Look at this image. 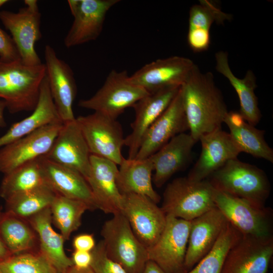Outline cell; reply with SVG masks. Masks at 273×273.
I'll return each instance as SVG.
<instances>
[{
  "label": "cell",
  "mask_w": 273,
  "mask_h": 273,
  "mask_svg": "<svg viewBox=\"0 0 273 273\" xmlns=\"http://www.w3.org/2000/svg\"><path fill=\"white\" fill-rule=\"evenodd\" d=\"M215 191L208 179L178 177L166 186L161 208L167 216L191 221L216 207Z\"/></svg>",
  "instance_id": "4"
},
{
  "label": "cell",
  "mask_w": 273,
  "mask_h": 273,
  "mask_svg": "<svg viewBox=\"0 0 273 273\" xmlns=\"http://www.w3.org/2000/svg\"><path fill=\"white\" fill-rule=\"evenodd\" d=\"M214 200L216 207L241 235L262 238L273 237L271 208L258 207L244 199L216 190Z\"/></svg>",
  "instance_id": "7"
},
{
  "label": "cell",
  "mask_w": 273,
  "mask_h": 273,
  "mask_svg": "<svg viewBox=\"0 0 273 273\" xmlns=\"http://www.w3.org/2000/svg\"><path fill=\"white\" fill-rule=\"evenodd\" d=\"M9 2L8 0H0V8Z\"/></svg>",
  "instance_id": "45"
},
{
  "label": "cell",
  "mask_w": 273,
  "mask_h": 273,
  "mask_svg": "<svg viewBox=\"0 0 273 273\" xmlns=\"http://www.w3.org/2000/svg\"><path fill=\"white\" fill-rule=\"evenodd\" d=\"M273 237L240 235L229 250L221 273H268Z\"/></svg>",
  "instance_id": "14"
},
{
  "label": "cell",
  "mask_w": 273,
  "mask_h": 273,
  "mask_svg": "<svg viewBox=\"0 0 273 273\" xmlns=\"http://www.w3.org/2000/svg\"><path fill=\"white\" fill-rule=\"evenodd\" d=\"M24 3L26 6L18 12L0 11V20L11 33L21 61L35 66L42 64L35 49L41 37V14L37 1L25 0Z\"/></svg>",
  "instance_id": "8"
},
{
  "label": "cell",
  "mask_w": 273,
  "mask_h": 273,
  "mask_svg": "<svg viewBox=\"0 0 273 273\" xmlns=\"http://www.w3.org/2000/svg\"><path fill=\"white\" fill-rule=\"evenodd\" d=\"M91 253L90 267L95 273H127L120 264L108 256L103 240L96 245Z\"/></svg>",
  "instance_id": "37"
},
{
  "label": "cell",
  "mask_w": 273,
  "mask_h": 273,
  "mask_svg": "<svg viewBox=\"0 0 273 273\" xmlns=\"http://www.w3.org/2000/svg\"><path fill=\"white\" fill-rule=\"evenodd\" d=\"M0 59L5 61L21 60L12 37L1 27Z\"/></svg>",
  "instance_id": "38"
},
{
  "label": "cell",
  "mask_w": 273,
  "mask_h": 273,
  "mask_svg": "<svg viewBox=\"0 0 273 273\" xmlns=\"http://www.w3.org/2000/svg\"><path fill=\"white\" fill-rule=\"evenodd\" d=\"M117 185L122 194L134 193L145 196L157 204L160 195L152 184L153 165L150 158L129 159L124 158L119 165Z\"/></svg>",
  "instance_id": "28"
},
{
  "label": "cell",
  "mask_w": 273,
  "mask_h": 273,
  "mask_svg": "<svg viewBox=\"0 0 273 273\" xmlns=\"http://www.w3.org/2000/svg\"><path fill=\"white\" fill-rule=\"evenodd\" d=\"M27 219L37 233L40 252L49 260L58 273H64L73 264L71 258L64 251V238L52 226L50 207Z\"/></svg>",
  "instance_id": "27"
},
{
  "label": "cell",
  "mask_w": 273,
  "mask_h": 273,
  "mask_svg": "<svg viewBox=\"0 0 273 273\" xmlns=\"http://www.w3.org/2000/svg\"><path fill=\"white\" fill-rule=\"evenodd\" d=\"M101 234L110 258L120 264L127 273H141L149 260L147 249L136 238L120 212L104 222Z\"/></svg>",
  "instance_id": "5"
},
{
  "label": "cell",
  "mask_w": 273,
  "mask_h": 273,
  "mask_svg": "<svg viewBox=\"0 0 273 273\" xmlns=\"http://www.w3.org/2000/svg\"><path fill=\"white\" fill-rule=\"evenodd\" d=\"M195 64L174 56L148 63L129 76L130 81L150 93L165 87L181 86Z\"/></svg>",
  "instance_id": "15"
},
{
  "label": "cell",
  "mask_w": 273,
  "mask_h": 273,
  "mask_svg": "<svg viewBox=\"0 0 273 273\" xmlns=\"http://www.w3.org/2000/svg\"><path fill=\"white\" fill-rule=\"evenodd\" d=\"M129 80L126 70H111L101 87L92 97L79 101L78 105L116 119L127 108L148 95Z\"/></svg>",
  "instance_id": "6"
},
{
  "label": "cell",
  "mask_w": 273,
  "mask_h": 273,
  "mask_svg": "<svg viewBox=\"0 0 273 273\" xmlns=\"http://www.w3.org/2000/svg\"><path fill=\"white\" fill-rule=\"evenodd\" d=\"M180 92L189 133L196 142L221 128L229 111L211 72L203 73L195 64Z\"/></svg>",
  "instance_id": "1"
},
{
  "label": "cell",
  "mask_w": 273,
  "mask_h": 273,
  "mask_svg": "<svg viewBox=\"0 0 273 273\" xmlns=\"http://www.w3.org/2000/svg\"><path fill=\"white\" fill-rule=\"evenodd\" d=\"M94 237L92 234H81L74 237L72 246L74 250L91 252L96 246Z\"/></svg>",
  "instance_id": "39"
},
{
  "label": "cell",
  "mask_w": 273,
  "mask_h": 273,
  "mask_svg": "<svg viewBox=\"0 0 273 273\" xmlns=\"http://www.w3.org/2000/svg\"><path fill=\"white\" fill-rule=\"evenodd\" d=\"M0 238L12 255L39 251L37 233L28 220L2 210Z\"/></svg>",
  "instance_id": "30"
},
{
  "label": "cell",
  "mask_w": 273,
  "mask_h": 273,
  "mask_svg": "<svg viewBox=\"0 0 273 273\" xmlns=\"http://www.w3.org/2000/svg\"><path fill=\"white\" fill-rule=\"evenodd\" d=\"M52 223L60 231L65 241L81 225L84 213L90 210L85 203L57 194L50 207Z\"/></svg>",
  "instance_id": "33"
},
{
  "label": "cell",
  "mask_w": 273,
  "mask_h": 273,
  "mask_svg": "<svg viewBox=\"0 0 273 273\" xmlns=\"http://www.w3.org/2000/svg\"><path fill=\"white\" fill-rule=\"evenodd\" d=\"M196 143L190 133H181L149 157L154 171L152 181L157 187L163 186L174 174L185 167Z\"/></svg>",
  "instance_id": "24"
},
{
  "label": "cell",
  "mask_w": 273,
  "mask_h": 273,
  "mask_svg": "<svg viewBox=\"0 0 273 273\" xmlns=\"http://www.w3.org/2000/svg\"><path fill=\"white\" fill-rule=\"evenodd\" d=\"M64 273H95L89 266L86 268H78L74 265L68 267Z\"/></svg>",
  "instance_id": "43"
},
{
  "label": "cell",
  "mask_w": 273,
  "mask_h": 273,
  "mask_svg": "<svg viewBox=\"0 0 273 273\" xmlns=\"http://www.w3.org/2000/svg\"><path fill=\"white\" fill-rule=\"evenodd\" d=\"M119 0H68L74 19L64 38L69 48L96 40L100 35L109 10Z\"/></svg>",
  "instance_id": "12"
},
{
  "label": "cell",
  "mask_w": 273,
  "mask_h": 273,
  "mask_svg": "<svg viewBox=\"0 0 273 273\" xmlns=\"http://www.w3.org/2000/svg\"><path fill=\"white\" fill-rule=\"evenodd\" d=\"M44 60L51 93L60 118L63 123L73 120V104L77 92L73 72L50 45L45 47Z\"/></svg>",
  "instance_id": "18"
},
{
  "label": "cell",
  "mask_w": 273,
  "mask_h": 273,
  "mask_svg": "<svg viewBox=\"0 0 273 273\" xmlns=\"http://www.w3.org/2000/svg\"><path fill=\"white\" fill-rule=\"evenodd\" d=\"M0 273H58L39 251L12 255L0 262Z\"/></svg>",
  "instance_id": "35"
},
{
  "label": "cell",
  "mask_w": 273,
  "mask_h": 273,
  "mask_svg": "<svg viewBox=\"0 0 273 273\" xmlns=\"http://www.w3.org/2000/svg\"><path fill=\"white\" fill-rule=\"evenodd\" d=\"M40 161L46 184L57 194L82 201L90 210L97 209L90 187L81 173L44 156Z\"/></svg>",
  "instance_id": "23"
},
{
  "label": "cell",
  "mask_w": 273,
  "mask_h": 273,
  "mask_svg": "<svg viewBox=\"0 0 273 273\" xmlns=\"http://www.w3.org/2000/svg\"><path fill=\"white\" fill-rule=\"evenodd\" d=\"M46 75L43 63L30 66L21 60L5 61L0 59V98L5 101L10 113L34 109Z\"/></svg>",
  "instance_id": "2"
},
{
  "label": "cell",
  "mask_w": 273,
  "mask_h": 273,
  "mask_svg": "<svg viewBox=\"0 0 273 273\" xmlns=\"http://www.w3.org/2000/svg\"><path fill=\"white\" fill-rule=\"evenodd\" d=\"M199 158L187 176L195 181L207 179L228 161L241 153L229 133L217 129L202 135Z\"/></svg>",
  "instance_id": "19"
},
{
  "label": "cell",
  "mask_w": 273,
  "mask_h": 273,
  "mask_svg": "<svg viewBox=\"0 0 273 273\" xmlns=\"http://www.w3.org/2000/svg\"><path fill=\"white\" fill-rule=\"evenodd\" d=\"M199 5L191 7L189 12V29L210 32L212 24L215 22H222L228 15L223 13L213 3L208 1H200Z\"/></svg>",
  "instance_id": "36"
},
{
  "label": "cell",
  "mask_w": 273,
  "mask_h": 273,
  "mask_svg": "<svg viewBox=\"0 0 273 273\" xmlns=\"http://www.w3.org/2000/svg\"><path fill=\"white\" fill-rule=\"evenodd\" d=\"M62 125V122L48 124L2 147L0 172L6 174L23 164L45 156Z\"/></svg>",
  "instance_id": "13"
},
{
  "label": "cell",
  "mask_w": 273,
  "mask_h": 273,
  "mask_svg": "<svg viewBox=\"0 0 273 273\" xmlns=\"http://www.w3.org/2000/svg\"><path fill=\"white\" fill-rule=\"evenodd\" d=\"M141 273H166L156 263L148 260Z\"/></svg>",
  "instance_id": "41"
},
{
  "label": "cell",
  "mask_w": 273,
  "mask_h": 273,
  "mask_svg": "<svg viewBox=\"0 0 273 273\" xmlns=\"http://www.w3.org/2000/svg\"><path fill=\"white\" fill-rule=\"evenodd\" d=\"M73 265L80 268L89 267L92 260L91 252L74 250L71 257Z\"/></svg>",
  "instance_id": "40"
},
{
  "label": "cell",
  "mask_w": 273,
  "mask_h": 273,
  "mask_svg": "<svg viewBox=\"0 0 273 273\" xmlns=\"http://www.w3.org/2000/svg\"><path fill=\"white\" fill-rule=\"evenodd\" d=\"M57 122L62 121L54 102L46 74L41 82L38 102L33 112L29 116L13 124L0 137V148L43 126Z\"/></svg>",
  "instance_id": "25"
},
{
  "label": "cell",
  "mask_w": 273,
  "mask_h": 273,
  "mask_svg": "<svg viewBox=\"0 0 273 273\" xmlns=\"http://www.w3.org/2000/svg\"><path fill=\"white\" fill-rule=\"evenodd\" d=\"M2 210V207H0V212ZM12 255V254L7 249L0 238V262L7 259Z\"/></svg>",
  "instance_id": "42"
},
{
  "label": "cell",
  "mask_w": 273,
  "mask_h": 273,
  "mask_svg": "<svg viewBox=\"0 0 273 273\" xmlns=\"http://www.w3.org/2000/svg\"><path fill=\"white\" fill-rule=\"evenodd\" d=\"M228 223L216 207L191 220L184 263L185 272L191 269L210 251Z\"/></svg>",
  "instance_id": "21"
},
{
  "label": "cell",
  "mask_w": 273,
  "mask_h": 273,
  "mask_svg": "<svg viewBox=\"0 0 273 273\" xmlns=\"http://www.w3.org/2000/svg\"><path fill=\"white\" fill-rule=\"evenodd\" d=\"M224 123L241 153L273 162V150L265 140L263 130L246 122L239 112H228Z\"/></svg>",
  "instance_id": "29"
},
{
  "label": "cell",
  "mask_w": 273,
  "mask_h": 273,
  "mask_svg": "<svg viewBox=\"0 0 273 273\" xmlns=\"http://www.w3.org/2000/svg\"><path fill=\"white\" fill-rule=\"evenodd\" d=\"M57 194L49 186L44 184L5 200V211L28 219L49 208Z\"/></svg>",
  "instance_id": "32"
},
{
  "label": "cell",
  "mask_w": 273,
  "mask_h": 273,
  "mask_svg": "<svg viewBox=\"0 0 273 273\" xmlns=\"http://www.w3.org/2000/svg\"><path fill=\"white\" fill-rule=\"evenodd\" d=\"M40 158L23 164L4 174L0 186V196L3 199L6 200L14 195L46 184Z\"/></svg>",
  "instance_id": "31"
},
{
  "label": "cell",
  "mask_w": 273,
  "mask_h": 273,
  "mask_svg": "<svg viewBox=\"0 0 273 273\" xmlns=\"http://www.w3.org/2000/svg\"><path fill=\"white\" fill-rule=\"evenodd\" d=\"M6 108V105L3 100H0V127H4L6 126V123L4 116V112Z\"/></svg>",
  "instance_id": "44"
},
{
  "label": "cell",
  "mask_w": 273,
  "mask_h": 273,
  "mask_svg": "<svg viewBox=\"0 0 273 273\" xmlns=\"http://www.w3.org/2000/svg\"><path fill=\"white\" fill-rule=\"evenodd\" d=\"M157 204L145 196L122 194L120 213L147 249L158 240L166 224V215Z\"/></svg>",
  "instance_id": "11"
},
{
  "label": "cell",
  "mask_w": 273,
  "mask_h": 273,
  "mask_svg": "<svg viewBox=\"0 0 273 273\" xmlns=\"http://www.w3.org/2000/svg\"><path fill=\"white\" fill-rule=\"evenodd\" d=\"M215 58L216 70L228 79L238 95L240 104L239 113L246 122L255 126L260 121L261 114L255 94L257 84L254 74L251 70H248L243 78L237 77L230 67L226 52H217Z\"/></svg>",
  "instance_id": "26"
},
{
  "label": "cell",
  "mask_w": 273,
  "mask_h": 273,
  "mask_svg": "<svg viewBox=\"0 0 273 273\" xmlns=\"http://www.w3.org/2000/svg\"><path fill=\"white\" fill-rule=\"evenodd\" d=\"M76 120L90 154L109 160L119 165L124 159L121 150L124 145L120 123L116 119L97 112L79 116Z\"/></svg>",
  "instance_id": "9"
},
{
  "label": "cell",
  "mask_w": 273,
  "mask_h": 273,
  "mask_svg": "<svg viewBox=\"0 0 273 273\" xmlns=\"http://www.w3.org/2000/svg\"><path fill=\"white\" fill-rule=\"evenodd\" d=\"M207 179L216 190L258 207H265L270 192V183L264 171L237 158L228 161Z\"/></svg>",
  "instance_id": "3"
},
{
  "label": "cell",
  "mask_w": 273,
  "mask_h": 273,
  "mask_svg": "<svg viewBox=\"0 0 273 273\" xmlns=\"http://www.w3.org/2000/svg\"><path fill=\"white\" fill-rule=\"evenodd\" d=\"M240 235L229 222L210 251L184 273H221L227 254Z\"/></svg>",
  "instance_id": "34"
},
{
  "label": "cell",
  "mask_w": 273,
  "mask_h": 273,
  "mask_svg": "<svg viewBox=\"0 0 273 273\" xmlns=\"http://www.w3.org/2000/svg\"><path fill=\"white\" fill-rule=\"evenodd\" d=\"M191 221L166 215L165 228L158 240L147 248L149 260L166 273H184V263Z\"/></svg>",
  "instance_id": "10"
},
{
  "label": "cell",
  "mask_w": 273,
  "mask_h": 273,
  "mask_svg": "<svg viewBox=\"0 0 273 273\" xmlns=\"http://www.w3.org/2000/svg\"><path fill=\"white\" fill-rule=\"evenodd\" d=\"M180 87H168L149 93L133 106L135 118L131 124L132 130L124 138V145L128 148V159L135 158L147 131L168 108Z\"/></svg>",
  "instance_id": "16"
},
{
  "label": "cell",
  "mask_w": 273,
  "mask_h": 273,
  "mask_svg": "<svg viewBox=\"0 0 273 273\" xmlns=\"http://www.w3.org/2000/svg\"><path fill=\"white\" fill-rule=\"evenodd\" d=\"M90 153L76 120L63 123L46 158L78 171L86 179L90 170Z\"/></svg>",
  "instance_id": "17"
},
{
  "label": "cell",
  "mask_w": 273,
  "mask_h": 273,
  "mask_svg": "<svg viewBox=\"0 0 273 273\" xmlns=\"http://www.w3.org/2000/svg\"><path fill=\"white\" fill-rule=\"evenodd\" d=\"M90 170L86 179L97 209L113 215L121 211L122 194L116 182L118 172L114 162L90 155Z\"/></svg>",
  "instance_id": "20"
},
{
  "label": "cell",
  "mask_w": 273,
  "mask_h": 273,
  "mask_svg": "<svg viewBox=\"0 0 273 273\" xmlns=\"http://www.w3.org/2000/svg\"><path fill=\"white\" fill-rule=\"evenodd\" d=\"M189 130L179 90L165 111L146 133L134 159L150 157L172 138Z\"/></svg>",
  "instance_id": "22"
}]
</instances>
